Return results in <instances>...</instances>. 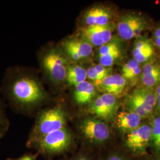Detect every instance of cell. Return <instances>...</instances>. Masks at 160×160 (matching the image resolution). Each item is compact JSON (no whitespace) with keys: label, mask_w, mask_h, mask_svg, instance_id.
Listing matches in <instances>:
<instances>
[{"label":"cell","mask_w":160,"mask_h":160,"mask_svg":"<svg viewBox=\"0 0 160 160\" xmlns=\"http://www.w3.org/2000/svg\"><path fill=\"white\" fill-rule=\"evenodd\" d=\"M0 94L13 108L25 113H33L49 98L38 69L20 65L6 68Z\"/></svg>","instance_id":"1"},{"label":"cell","mask_w":160,"mask_h":160,"mask_svg":"<svg viewBox=\"0 0 160 160\" xmlns=\"http://www.w3.org/2000/svg\"><path fill=\"white\" fill-rule=\"evenodd\" d=\"M38 69L43 81L55 88L66 86V77L69 61L59 45H48L37 53Z\"/></svg>","instance_id":"2"},{"label":"cell","mask_w":160,"mask_h":160,"mask_svg":"<svg viewBox=\"0 0 160 160\" xmlns=\"http://www.w3.org/2000/svg\"><path fill=\"white\" fill-rule=\"evenodd\" d=\"M67 120V113L61 104L40 110L36 116L29 142L34 143L50 133L65 128Z\"/></svg>","instance_id":"3"},{"label":"cell","mask_w":160,"mask_h":160,"mask_svg":"<svg viewBox=\"0 0 160 160\" xmlns=\"http://www.w3.org/2000/svg\"><path fill=\"white\" fill-rule=\"evenodd\" d=\"M72 141V135L68 128L65 127L46 135L34 143L38 146L42 152L57 154L68 149L71 145Z\"/></svg>","instance_id":"4"},{"label":"cell","mask_w":160,"mask_h":160,"mask_svg":"<svg viewBox=\"0 0 160 160\" xmlns=\"http://www.w3.org/2000/svg\"><path fill=\"white\" fill-rule=\"evenodd\" d=\"M59 46L70 63L77 62L92 55L93 48L82 38L70 36L61 41Z\"/></svg>","instance_id":"5"},{"label":"cell","mask_w":160,"mask_h":160,"mask_svg":"<svg viewBox=\"0 0 160 160\" xmlns=\"http://www.w3.org/2000/svg\"><path fill=\"white\" fill-rule=\"evenodd\" d=\"M151 126L141 125L137 129L128 133L126 138V146L133 152L144 154L151 140Z\"/></svg>","instance_id":"6"},{"label":"cell","mask_w":160,"mask_h":160,"mask_svg":"<svg viewBox=\"0 0 160 160\" xmlns=\"http://www.w3.org/2000/svg\"><path fill=\"white\" fill-rule=\"evenodd\" d=\"M80 129L87 139L96 143L106 141L110 135L108 125L96 118L84 119L81 123Z\"/></svg>","instance_id":"7"},{"label":"cell","mask_w":160,"mask_h":160,"mask_svg":"<svg viewBox=\"0 0 160 160\" xmlns=\"http://www.w3.org/2000/svg\"><path fill=\"white\" fill-rule=\"evenodd\" d=\"M118 106L116 96L104 93L92 102L89 108V112L103 119L110 120L116 114Z\"/></svg>","instance_id":"8"},{"label":"cell","mask_w":160,"mask_h":160,"mask_svg":"<svg viewBox=\"0 0 160 160\" xmlns=\"http://www.w3.org/2000/svg\"><path fill=\"white\" fill-rule=\"evenodd\" d=\"M82 39L92 46L101 47L109 43L112 37V29L110 24L106 26H86L80 29Z\"/></svg>","instance_id":"9"},{"label":"cell","mask_w":160,"mask_h":160,"mask_svg":"<svg viewBox=\"0 0 160 160\" xmlns=\"http://www.w3.org/2000/svg\"><path fill=\"white\" fill-rule=\"evenodd\" d=\"M99 85L105 93L116 97L124 92L126 88V80L122 75H109L102 81Z\"/></svg>","instance_id":"10"},{"label":"cell","mask_w":160,"mask_h":160,"mask_svg":"<svg viewBox=\"0 0 160 160\" xmlns=\"http://www.w3.org/2000/svg\"><path fill=\"white\" fill-rule=\"evenodd\" d=\"M111 18V12L108 9L100 7L90 8L84 17L87 26H106L109 24Z\"/></svg>","instance_id":"11"},{"label":"cell","mask_w":160,"mask_h":160,"mask_svg":"<svg viewBox=\"0 0 160 160\" xmlns=\"http://www.w3.org/2000/svg\"><path fill=\"white\" fill-rule=\"evenodd\" d=\"M142 20L139 16L131 14L122 17L117 26L120 38L124 40H131L135 38L134 33L136 27Z\"/></svg>","instance_id":"12"},{"label":"cell","mask_w":160,"mask_h":160,"mask_svg":"<svg viewBox=\"0 0 160 160\" xmlns=\"http://www.w3.org/2000/svg\"><path fill=\"white\" fill-rule=\"evenodd\" d=\"M95 95V87L87 81L74 87L72 93L75 103L80 105L90 103Z\"/></svg>","instance_id":"13"},{"label":"cell","mask_w":160,"mask_h":160,"mask_svg":"<svg viewBox=\"0 0 160 160\" xmlns=\"http://www.w3.org/2000/svg\"><path fill=\"white\" fill-rule=\"evenodd\" d=\"M141 117L133 111L121 112L117 117V125L122 131L130 132L140 126Z\"/></svg>","instance_id":"14"},{"label":"cell","mask_w":160,"mask_h":160,"mask_svg":"<svg viewBox=\"0 0 160 160\" xmlns=\"http://www.w3.org/2000/svg\"><path fill=\"white\" fill-rule=\"evenodd\" d=\"M154 53V48L148 39H141L136 41L133 49V55L139 63L148 61Z\"/></svg>","instance_id":"15"},{"label":"cell","mask_w":160,"mask_h":160,"mask_svg":"<svg viewBox=\"0 0 160 160\" xmlns=\"http://www.w3.org/2000/svg\"><path fill=\"white\" fill-rule=\"evenodd\" d=\"M87 71L84 68L75 63H70L67 69L66 86L73 87L86 81Z\"/></svg>","instance_id":"16"},{"label":"cell","mask_w":160,"mask_h":160,"mask_svg":"<svg viewBox=\"0 0 160 160\" xmlns=\"http://www.w3.org/2000/svg\"><path fill=\"white\" fill-rule=\"evenodd\" d=\"M128 104L131 110L139 114L141 118L148 117L154 110V108L145 103L134 92L128 97Z\"/></svg>","instance_id":"17"},{"label":"cell","mask_w":160,"mask_h":160,"mask_svg":"<svg viewBox=\"0 0 160 160\" xmlns=\"http://www.w3.org/2000/svg\"><path fill=\"white\" fill-rule=\"evenodd\" d=\"M134 92L140 97L145 103L154 108L156 106L157 99L152 88L148 87H141L136 89Z\"/></svg>","instance_id":"18"},{"label":"cell","mask_w":160,"mask_h":160,"mask_svg":"<svg viewBox=\"0 0 160 160\" xmlns=\"http://www.w3.org/2000/svg\"><path fill=\"white\" fill-rule=\"evenodd\" d=\"M151 129V143L152 144L155 152L158 153L160 148V116H156L152 120Z\"/></svg>","instance_id":"19"},{"label":"cell","mask_w":160,"mask_h":160,"mask_svg":"<svg viewBox=\"0 0 160 160\" xmlns=\"http://www.w3.org/2000/svg\"><path fill=\"white\" fill-rule=\"evenodd\" d=\"M9 126L10 122L6 114L4 103L0 98V138L5 135Z\"/></svg>","instance_id":"20"},{"label":"cell","mask_w":160,"mask_h":160,"mask_svg":"<svg viewBox=\"0 0 160 160\" xmlns=\"http://www.w3.org/2000/svg\"><path fill=\"white\" fill-rule=\"evenodd\" d=\"M121 56V49H118L103 57H98L100 64L104 67L109 68L120 58Z\"/></svg>","instance_id":"21"},{"label":"cell","mask_w":160,"mask_h":160,"mask_svg":"<svg viewBox=\"0 0 160 160\" xmlns=\"http://www.w3.org/2000/svg\"><path fill=\"white\" fill-rule=\"evenodd\" d=\"M141 78L143 86L145 87L152 88L154 86H157L160 82V71L153 74L141 75Z\"/></svg>","instance_id":"22"},{"label":"cell","mask_w":160,"mask_h":160,"mask_svg":"<svg viewBox=\"0 0 160 160\" xmlns=\"http://www.w3.org/2000/svg\"><path fill=\"white\" fill-rule=\"evenodd\" d=\"M118 49H120V47L116 42H110L108 43L105 44L103 46L100 47L98 50V57H103L106 55H108L113 52L116 51Z\"/></svg>","instance_id":"23"},{"label":"cell","mask_w":160,"mask_h":160,"mask_svg":"<svg viewBox=\"0 0 160 160\" xmlns=\"http://www.w3.org/2000/svg\"><path fill=\"white\" fill-rule=\"evenodd\" d=\"M160 71V66L157 63L149 62L144 65L142 75H151Z\"/></svg>","instance_id":"24"},{"label":"cell","mask_w":160,"mask_h":160,"mask_svg":"<svg viewBox=\"0 0 160 160\" xmlns=\"http://www.w3.org/2000/svg\"><path fill=\"white\" fill-rule=\"evenodd\" d=\"M140 67V63L137 61L135 59H132L131 60L129 61L128 62H126L122 68V75L126 74L127 73L132 71V70L137 68L138 67Z\"/></svg>","instance_id":"25"},{"label":"cell","mask_w":160,"mask_h":160,"mask_svg":"<svg viewBox=\"0 0 160 160\" xmlns=\"http://www.w3.org/2000/svg\"><path fill=\"white\" fill-rule=\"evenodd\" d=\"M87 78L92 81L98 82L99 84L103 80L101 78L100 75L98 74L97 71L94 67H90L87 70Z\"/></svg>","instance_id":"26"},{"label":"cell","mask_w":160,"mask_h":160,"mask_svg":"<svg viewBox=\"0 0 160 160\" xmlns=\"http://www.w3.org/2000/svg\"><path fill=\"white\" fill-rule=\"evenodd\" d=\"M94 67L97 71L98 74L100 75L102 80L105 78L107 76L109 75L110 69L108 68L104 67L101 64H97L94 66Z\"/></svg>","instance_id":"27"},{"label":"cell","mask_w":160,"mask_h":160,"mask_svg":"<svg viewBox=\"0 0 160 160\" xmlns=\"http://www.w3.org/2000/svg\"><path fill=\"white\" fill-rule=\"evenodd\" d=\"M141 73V69L139 67H138L137 68L132 70L131 72L127 73L126 74L123 75L122 76L127 80H133L135 78H137L139 75Z\"/></svg>","instance_id":"28"},{"label":"cell","mask_w":160,"mask_h":160,"mask_svg":"<svg viewBox=\"0 0 160 160\" xmlns=\"http://www.w3.org/2000/svg\"><path fill=\"white\" fill-rule=\"evenodd\" d=\"M154 38L155 45L160 48V28L155 31Z\"/></svg>","instance_id":"29"},{"label":"cell","mask_w":160,"mask_h":160,"mask_svg":"<svg viewBox=\"0 0 160 160\" xmlns=\"http://www.w3.org/2000/svg\"><path fill=\"white\" fill-rule=\"evenodd\" d=\"M108 160H126L124 157L120 156V155H114L109 157Z\"/></svg>","instance_id":"30"},{"label":"cell","mask_w":160,"mask_h":160,"mask_svg":"<svg viewBox=\"0 0 160 160\" xmlns=\"http://www.w3.org/2000/svg\"><path fill=\"white\" fill-rule=\"evenodd\" d=\"M155 94H156V96L158 97V96H160V86H158L155 91Z\"/></svg>","instance_id":"31"},{"label":"cell","mask_w":160,"mask_h":160,"mask_svg":"<svg viewBox=\"0 0 160 160\" xmlns=\"http://www.w3.org/2000/svg\"><path fill=\"white\" fill-rule=\"evenodd\" d=\"M30 156H24L18 160H29Z\"/></svg>","instance_id":"32"},{"label":"cell","mask_w":160,"mask_h":160,"mask_svg":"<svg viewBox=\"0 0 160 160\" xmlns=\"http://www.w3.org/2000/svg\"><path fill=\"white\" fill-rule=\"evenodd\" d=\"M89 160L88 159H87V158L86 157H79V158H77L76 160Z\"/></svg>","instance_id":"33"},{"label":"cell","mask_w":160,"mask_h":160,"mask_svg":"<svg viewBox=\"0 0 160 160\" xmlns=\"http://www.w3.org/2000/svg\"><path fill=\"white\" fill-rule=\"evenodd\" d=\"M29 160H34V158H33L32 157H30H30H29Z\"/></svg>","instance_id":"34"},{"label":"cell","mask_w":160,"mask_h":160,"mask_svg":"<svg viewBox=\"0 0 160 160\" xmlns=\"http://www.w3.org/2000/svg\"><path fill=\"white\" fill-rule=\"evenodd\" d=\"M156 112H157L158 113H159V114H160V109H159V110H157Z\"/></svg>","instance_id":"35"}]
</instances>
